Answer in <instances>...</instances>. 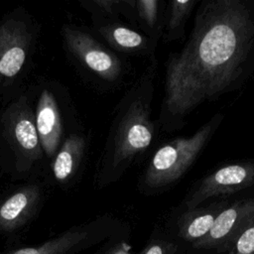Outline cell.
Instances as JSON below:
<instances>
[{
    "mask_svg": "<svg viewBox=\"0 0 254 254\" xmlns=\"http://www.w3.org/2000/svg\"><path fill=\"white\" fill-rule=\"evenodd\" d=\"M129 250H130V246L128 244L121 243L113 254H131Z\"/></svg>",
    "mask_w": 254,
    "mask_h": 254,
    "instance_id": "obj_19",
    "label": "cell"
},
{
    "mask_svg": "<svg viewBox=\"0 0 254 254\" xmlns=\"http://www.w3.org/2000/svg\"><path fill=\"white\" fill-rule=\"evenodd\" d=\"M79 4L89 13L91 21L121 20L120 0H80Z\"/></svg>",
    "mask_w": 254,
    "mask_h": 254,
    "instance_id": "obj_16",
    "label": "cell"
},
{
    "mask_svg": "<svg viewBox=\"0 0 254 254\" xmlns=\"http://www.w3.org/2000/svg\"><path fill=\"white\" fill-rule=\"evenodd\" d=\"M217 112L189 136L176 137L159 146L141 173L138 190L155 195L175 187L189 172L223 122Z\"/></svg>",
    "mask_w": 254,
    "mask_h": 254,
    "instance_id": "obj_4",
    "label": "cell"
},
{
    "mask_svg": "<svg viewBox=\"0 0 254 254\" xmlns=\"http://www.w3.org/2000/svg\"><path fill=\"white\" fill-rule=\"evenodd\" d=\"M254 75V0L199 1L183 48L165 64L159 130L183 129L200 105L240 89Z\"/></svg>",
    "mask_w": 254,
    "mask_h": 254,
    "instance_id": "obj_1",
    "label": "cell"
},
{
    "mask_svg": "<svg viewBox=\"0 0 254 254\" xmlns=\"http://www.w3.org/2000/svg\"><path fill=\"white\" fill-rule=\"evenodd\" d=\"M254 187V159L225 163L195 182L183 200L186 209L194 208L205 200L229 195Z\"/></svg>",
    "mask_w": 254,
    "mask_h": 254,
    "instance_id": "obj_8",
    "label": "cell"
},
{
    "mask_svg": "<svg viewBox=\"0 0 254 254\" xmlns=\"http://www.w3.org/2000/svg\"><path fill=\"white\" fill-rule=\"evenodd\" d=\"M48 183L40 178L23 182L0 201V225L12 227L25 220L41 202Z\"/></svg>",
    "mask_w": 254,
    "mask_h": 254,
    "instance_id": "obj_12",
    "label": "cell"
},
{
    "mask_svg": "<svg viewBox=\"0 0 254 254\" xmlns=\"http://www.w3.org/2000/svg\"><path fill=\"white\" fill-rule=\"evenodd\" d=\"M226 205L227 201L220 199L205 206L186 209L178 219L179 236L191 243L200 239L211 229L216 217Z\"/></svg>",
    "mask_w": 254,
    "mask_h": 254,
    "instance_id": "obj_13",
    "label": "cell"
},
{
    "mask_svg": "<svg viewBox=\"0 0 254 254\" xmlns=\"http://www.w3.org/2000/svg\"><path fill=\"white\" fill-rule=\"evenodd\" d=\"M34 99V120L47 163L71 131L74 122L73 109L68 93L63 85L52 80H44L32 86ZM79 129V128H78Z\"/></svg>",
    "mask_w": 254,
    "mask_h": 254,
    "instance_id": "obj_7",
    "label": "cell"
},
{
    "mask_svg": "<svg viewBox=\"0 0 254 254\" xmlns=\"http://www.w3.org/2000/svg\"><path fill=\"white\" fill-rule=\"evenodd\" d=\"M89 147V135L81 129L66 135L49 162V183L61 189L72 187L84 167Z\"/></svg>",
    "mask_w": 254,
    "mask_h": 254,
    "instance_id": "obj_10",
    "label": "cell"
},
{
    "mask_svg": "<svg viewBox=\"0 0 254 254\" xmlns=\"http://www.w3.org/2000/svg\"><path fill=\"white\" fill-rule=\"evenodd\" d=\"M40 36V24L22 6L0 19V105L23 90Z\"/></svg>",
    "mask_w": 254,
    "mask_h": 254,
    "instance_id": "obj_5",
    "label": "cell"
},
{
    "mask_svg": "<svg viewBox=\"0 0 254 254\" xmlns=\"http://www.w3.org/2000/svg\"><path fill=\"white\" fill-rule=\"evenodd\" d=\"M254 222V196L227 204L216 217L211 229L192 243L197 249L229 251L237 237Z\"/></svg>",
    "mask_w": 254,
    "mask_h": 254,
    "instance_id": "obj_9",
    "label": "cell"
},
{
    "mask_svg": "<svg viewBox=\"0 0 254 254\" xmlns=\"http://www.w3.org/2000/svg\"><path fill=\"white\" fill-rule=\"evenodd\" d=\"M198 3V0H169L166 2L162 37L164 42L172 43L185 38L187 23Z\"/></svg>",
    "mask_w": 254,
    "mask_h": 254,
    "instance_id": "obj_15",
    "label": "cell"
},
{
    "mask_svg": "<svg viewBox=\"0 0 254 254\" xmlns=\"http://www.w3.org/2000/svg\"><path fill=\"white\" fill-rule=\"evenodd\" d=\"M15 254H40V252L34 248H26L17 251Z\"/></svg>",
    "mask_w": 254,
    "mask_h": 254,
    "instance_id": "obj_20",
    "label": "cell"
},
{
    "mask_svg": "<svg viewBox=\"0 0 254 254\" xmlns=\"http://www.w3.org/2000/svg\"><path fill=\"white\" fill-rule=\"evenodd\" d=\"M176 245L166 241H158L150 244L142 254H174Z\"/></svg>",
    "mask_w": 254,
    "mask_h": 254,
    "instance_id": "obj_18",
    "label": "cell"
},
{
    "mask_svg": "<svg viewBox=\"0 0 254 254\" xmlns=\"http://www.w3.org/2000/svg\"><path fill=\"white\" fill-rule=\"evenodd\" d=\"M166 2L163 0H134L133 28L159 43L163 37Z\"/></svg>",
    "mask_w": 254,
    "mask_h": 254,
    "instance_id": "obj_14",
    "label": "cell"
},
{
    "mask_svg": "<svg viewBox=\"0 0 254 254\" xmlns=\"http://www.w3.org/2000/svg\"><path fill=\"white\" fill-rule=\"evenodd\" d=\"M61 37L67 59L83 77L107 89L122 84L129 73L128 63L92 31L65 24L62 27Z\"/></svg>",
    "mask_w": 254,
    "mask_h": 254,
    "instance_id": "obj_6",
    "label": "cell"
},
{
    "mask_svg": "<svg viewBox=\"0 0 254 254\" xmlns=\"http://www.w3.org/2000/svg\"><path fill=\"white\" fill-rule=\"evenodd\" d=\"M46 164L30 87L0 108V174L14 182H27L40 178Z\"/></svg>",
    "mask_w": 254,
    "mask_h": 254,
    "instance_id": "obj_3",
    "label": "cell"
},
{
    "mask_svg": "<svg viewBox=\"0 0 254 254\" xmlns=\"http://www.w3.org/2000/svg\"><path fill=\"white\" fill-rule=\"evenodd\" d=\"M228 254H254V222L234 241Z\"/></svg>",
    "mask_w": 254,
    "mask_h": 254,
    "instance_id": "obj_17",
    "label": "cell"
},
{
    "mask_svg": "<svg viewBox=\"0 0 254 254\" xmlns=\"http://www.w3.org/2000/svg\"><path fill=\"white\" fill-rule=\"evenodd\" d=\"M157 73L158 61L153 57L117 102L95 166L96 189L117 183L153 144L159 130L152 118Z\"/></svg>",
    "mask_w": 254,
    "mask_h": 254,
    "instance_id": "obj_2",
    "label": "cell"
},
{
    "mask_svg": "<svg viewBox=\"0 0 254 254\" xmlns=\"http://www.w3.org/2000/svg\"><path fill=\"white\" fill-rule=\"evenodd\" d=\"M92 33L118 55L156 57L158 42L134 29L123 20L91 21Z\"/></svg>",
    "mask_w": 254,
    "mask_h": 254,
    "instance_id": "obj_11",
    "label": "cell"
}]
</instances>
